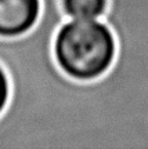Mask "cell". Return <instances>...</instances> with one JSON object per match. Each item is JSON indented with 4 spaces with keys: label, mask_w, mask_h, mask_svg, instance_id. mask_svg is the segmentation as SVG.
<instances>
[{
    "label": "cell",
    "mask_w": 148,
    "mask_h": 149,
    "mask_svg": "<svg viewBox=\"0 0 148 149\" xmlns=\"http://www.w3.org/2000/svg\"><path fill=\"white\" fill-rule=\"evenodd\" d=\"M11 97V80L7 70L0 64V115L6 111Z\"/></svg>",
    "instance_id": "4"
},
{
    "label": "cell",
    "mask_w": 148,
    "mask_h": 149,
    "mask_svg": "<svg viewBox=\"0 0 148 149\" xmlns=\"http://www.w3.org/2000/svg\"><path fill=\"white\" fill-rule=\"evenodd\" d=\"M60 7L67 19H102L109 0H60Z\"/></svg>",
    "instance_id": "3"
},
{
    "label": "cell",
    "mask_w": 148,
    "mask_h": 149,
    "mask_svg": "<svg viewBox=\"0 0 148 149\" xmlns=\"http://www.w3.org/2000/svg\"><path fill=\"white\" fill-rule=\"evenodd\" d=\"M118 53L115 33L104 19H65L55 31V65L75 81H94L112 68Z\"/></svg>",
    "instance_id": "1"
},
{
    "label": "cell",
    "mask_w": 148,
    "mask_h": 149,
    "mask_svg": "<svg viewBox=\"0 0 148 149\" xmlns=\"http://www.w3.org/2000/svg\"><path fill=\"white\" fill-rule=\"evenodd\" d=\"M42 14V0H0V37L13 39L29 33Z\"/></svg>",
    "instance_id": "2"
}]
</instances>
